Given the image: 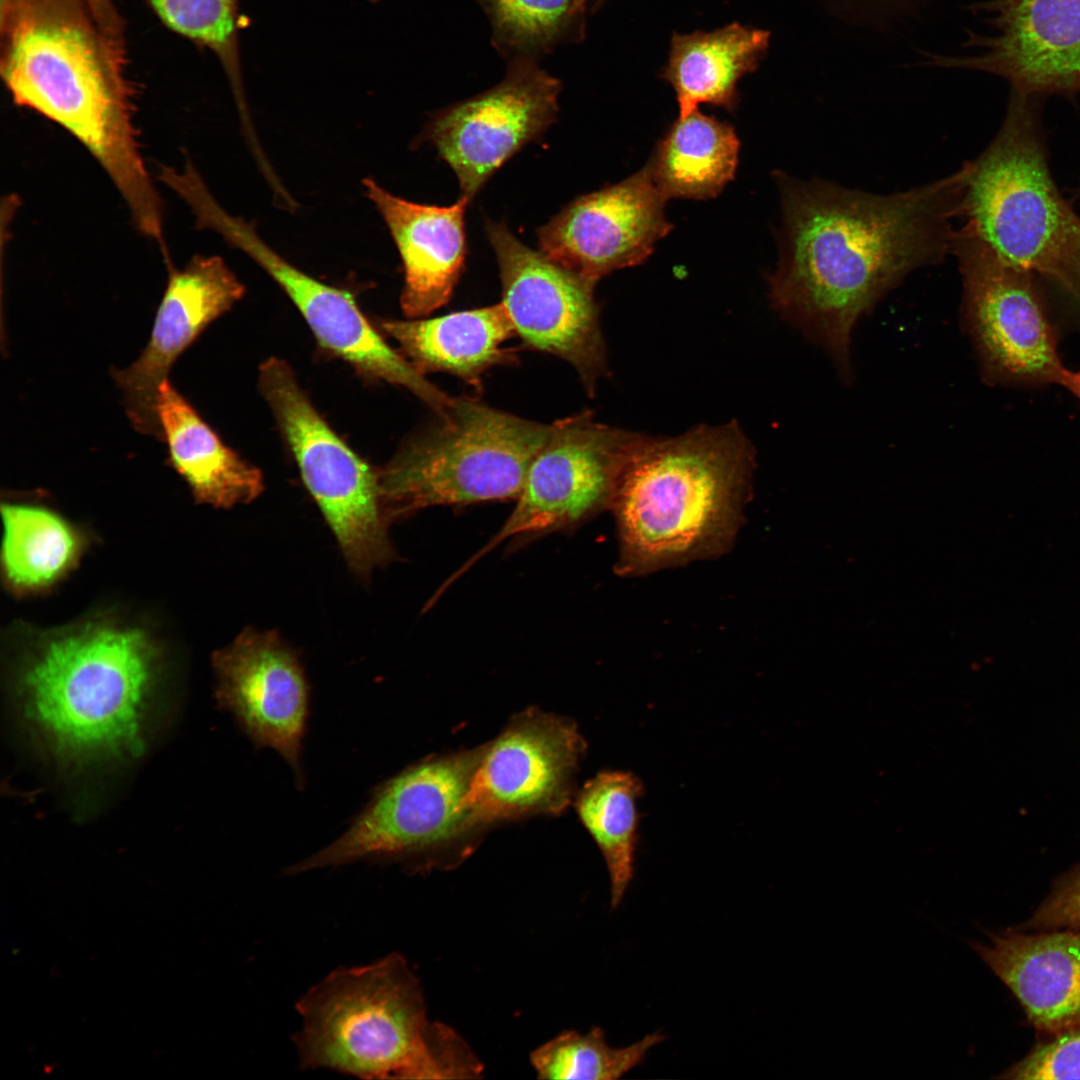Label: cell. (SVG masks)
<instances>
[{
    "label": "cell",
    "mask_w": 1080,
    "mask_h": 1080,
    "mask_svg": "<svg viewBox=\"0 0 1080 1080\" xmlns=\"http://www.w3.org/2000/svg\"><path fill=\"white\" fill-rule=\"evenodd\" d=\"M1031 100L1012 95L992 143L964 163L963 224L1006 264L1080 293V217L1057 189Z\"/></svg>",
    "instance_id": "8992f818"
},
{
    "label": "cell",
    "mask_w": 1080,
    "mask_h": 1080,
    "mask_svg": "<svg viewBox=\"0 0 1080 1080\" xmlns=\"http://www.w3.org/2000/svg\"><path fill=\"white\" fill-rule=\"evenodd\" d=\"M148 1L167 27L210 49L219 58L241 116L246 120L248 112L239 53L238 0Z\"/></svg>",
    "instance_id": "f1b7e54d"
},
{
    "label": "cell",
    "mask_w": 1080,
    "mask_h": 1080,
    "mask_svg": "<svg viewBox=\"0 0 1080 1080\" xmlns=\"http://www.w3.org/2000/svg\"><path fill=\"white\" fill-rule=\"evenodd\" d=\"M992 35L969 32L970 56L925 53L927 65L965 68L1007 80L1013 95L1032 100L1080 91V0H990L970 7Z\"/></svg>",
    "instance_id": "5bb4252c"
},
{
    "label": "cell",
    "mask_w": 1080,
    "mask_h": 1080,
    "mask_svg": "<svg viewBox=\"0 0 1080 1080\" xmlns=\"http://www.w3.org/2000/svg\"><path fill=\"white\" fill-rule=\"evenodd\" d=\"M667 198L644 166L621 182L579 196L537 230L539 251L597 283L639 265L672 229Z\"/></svg>",
    "instance_id": "2e32d148"
},
{
    "label": "cell",
    "mask_w": 1080,
    "mask_h": 1080,
    "mask_svg": "<svg viewBox=\"0 0 1080 1080\" xmlns=\"http://www.w3.org/2000/svg\"><path fill=\"white\" fill-rule=\"evenodd\" d=\"M642 435L600 423L591 411L551 423L512 512L451 580L506 540L575 528L609 510Z\"/></svg>",
    "instance_id": "30bf717a"
},
{
    "label": "cell",
    "mask_w": 1080,
    "mask_h": 1080,
    "mask_svg": "<svg viewBox=\"0 0 1080 1080\" xmlns=\"http://www.w3.org/2000/svg\"><path fill=\"white\" fill-rule=\"evenodd\" d=\"M664 1036L654 1032L626 1046L613 1047L604 1031H564L534 1049L530 1063L537 1078L546 1080H613L641 1064Z\"/></svg>",
    "instance_id": "83f0119b"
},
{
    "label": "cell",
    "mask_w": 1080,
    "mask_h": 1080,
    "mask_svg": "<svg viewBox=\"0 0 1080 1080\" xmlns=\"http://www.w3.org/2000/svg\"><path fill=\"white\" fill-rule=\"evenodd\" d=\"M370 1H377V0H370Z\"/></svg>",
    "instance_id": "d590c367"
},
{
    "label": "cell",
    "mask_w": 1080,
    "mask_h": 1080,
    "mask_svg": "<svg viewBox=\"0 0 1080 1080\" xmlns=\"http://www.w3.org/2000/svg\"><path fill=\"white\" fill-rule=\"evenodd\" d=\"M739 148L733 126L696 109L669 127L646 166L667 199L706 200L734 178Z\"/></svg>",
    "instance_id": "d4e9b609"
},
{
    "label": "cell",
    "mask_w": 1080,
    "mask_h": 1080,
    "mask_svg": "<svg viewBox=\"0 0 1080 1080\" xmlns=\"http://www.w3.org/2000/svg\"><path fill=\"white\" fill-rule=\"evenodd\" d=\"M1059 385L1066 388L1080 400V370L1070 371L1065 368L1061 375Z\"/></svg>",
    "instance_id": "836d02e7"
},
{
    "label": "cell",
    "mask_w": 1080,
    "mask_h": 1080,
    "mask_svg": "<svg viewBox=\"0 0 1080 1080\" xmlns=\"http://www.w3.org/2000/svg\"><path fill=\"white\" fill-rule=\"evenodd\" d=\"M756 451L736 421L642 435L609 511L615 573L645 576L717 559L735 544L752 497Z\"/></svg>",
    "instance_id": "3957f363"
},
{
    "label": "cell",
    "mask_w": 1080,
    "mask_h": 1080,
    "mask_svg": "<svg viewBox=\"0 0 1080 1080\" xmlns=\"http://www.w3.org/2000/svg\"><path fill=\"white\" fill-rule=\"evenodd\" d=\"M156 412L168 464L199 503L230 508L263 491L260 470L225 445L168 378L158 388Z\"/></svg>",
    "instance_id": "603a6c76"
},
{
    "label": "cell",
    "mask_w": 1080,
    "mask_h": 1080,
    "mask_svg": "<svg viewBox=\"0 0 1080 1080\" xmlns=\"http://www.w3.org/2000/svg\"><path fill=\"white\" fill-rule=\"evenodd\" d=\"M156 661L137 627L91 621L59 632L23 672L26 714L64 754H137Z\"/></svg>",
    "instance_id": "5b68a950"
},
{
    "label": "cell",
    "mask_w": 1080,
    "mask_h": 1080,
    "mask_svg": "<svg viewBox=\"0 0 1080 1080\" xmlns=\"http://www.w3.org/2000/svg\"><path fill=\"white\" fill-rule=\"evenodd\" d=\"M641 792L632 773L607 770L588 780L575 797L578 817L604 858L612 908L620 905L634 876Z\"/></svg>",
    "instance_id": "484cf974"
},
{
    "label": "cell",
    "mask_w": 1080,
    "mask_h": 1080,
    "mask_svg": "<svg viewBox=\"0 0 1080 1080\" xmlns=\"http://www.w3.org/2000/svg\"><path fill=\"white\" fill-rule=\"evenodd\" d=\"M377 469L387 522L433 506L516 500L551 424L461 396Z\"/></svg>",
    "instance_id": "52a82bcc"
},
{
    "label": "cell",
    "mask_w": 1080,
    "mask_h": 1080,
    "mask_svg": "<svg viewBox=\"0 0 1080 1080\" xmlns=\"http://www.w3.org/2000/svg\"><path fill=\"white\" fill-rule=\"evenodd\" d=\"M951 254L962 279V324L985 380L1059 384L1065 367L1034 275L1003 262L964 224Z\"/></svg>",
    "instance_id": "8fae6325"
},
{
    "label": "cell",
    "mask_w": 1080,
    "mask_h": 1080,
    "mask_svg": "<svg viewBox=\"0 0 1080 1080\" xmlns=\"http://www.w3.org/2000/svg\"><path fill=\"white\" fill-rule=\"evenodd\" d=\"M258 383L352 571L366 577L375 566L393 560L377 470L332 430L286 361H264Z\"/></svg>",
    "instance_id": "ba28073f"
},
{
    "label": "cell",
    "mask_w": 1080,
    "mask_h": 1080,
    "mask_svg": "<svg viewBox=\"0 0 1080 1080\" xmlns=\"http://www.w3.org/2000/svg\"><path fill=\"white\" fill-rule=\"evenodd\" d=\"M379 329L421 374L448 373L478 392L489 369L518 362L503 347L516 333L501 302L428 319H385Z\"/></svg>",
    "instance_id": "7402d4cb"
},
{
    "label": "cell",
    "mask_w": 1080,
    "mask_h": 1080,
    "mask_svg": "<svg viewBox=\"0 0 1080 1080\" xmlns=\"http://www.w3.org/2000/svg\"><path fill=\"white\" fill-rule=\"evenodd\" d=\"M167 265V284L144 350L129 366L113 369L131 424L157 439H161L156 412L160 384L179 356L245 293L219 256L195 255L182 269Z\"/></svg>",
    "instance_id": "d6986e66"
},
{
    "label": "cell",
    "mask_w": 1080,
    "mask_h": 1080,
    "mask_svg": "<svg viewBox=\"0 0 1080 1080\" xmlns=\"http://www.w3.org/2000/svg\"><path fill=\"white\" fill-rule=\"evenodd\" d=\"M227 242L253 259L297 307L318 344L362 377L400 386L436 414L452 398L394 350L368 321L354 296L300 270L271 248L244 219L228 229Z\"/></svg>",
    "instance_id": "e0dca14e"
},
{
    "label": "cell",
    "mask_w": 1080,
    "mask_h": 1080,
    "mask_svg": "<svg viewBox=\"0 0 1080 1080\" xmlns=\"http://www.w3.org/2000/svg\"><path fill=\"white\" fill-rule=\"evenodd\" d=\"M965 166L906 191L874 194L777 175L779 261L768 276L774 310L852 376L859 319L910 273L951 254L963 220Z\"/></svg>",
    "instance_id": "6da1fadb"
},
{
    "label": "cell",
    "mask_w": 1080,
    "mask_h": 1080,
    "mask_svg": "<svg viewBox=\"0 0 1080 1080\" xmlns=\"http://www.w3.org/2000/svg\"><path fill=\"white\" fill-rule=\"evenodd\" d=\"M1036 932L1009 929L989 933L988 943H968L1043 1035L1080 1018V932Z\"/></svg>",
    "instance_id": "44dd1931"
},
{
    "label": "cell",
    "mask_w": 1080,
    "mask_h": 1080,
    "mask_svg": "<svg viewBox=\"0 0 1080 1080\" xmlns=\"http://www.w3.org/2000/svg\"><path fill=\"white\" fill-rule=\"evenodd\" d=\"M363 186L401 258L402 311L408 319L426 317L449 301L462 274L465 211L470 201L461 196L450 206L419 204L391 194L371 178Z\"/></svg>",
    "instance_id": "ffe728a7"
},
{
    "label": "cell",
    "mask_w": 1080,
    "mask_h": 1080,
    "mask_svg": "<svg viewBox=\"0 0 1080 1080\" xmlns=\"http://www.w3.org/2000/svg\"><path fill=\"white\" fill-rule=\"evenodd\" d=\"M0 72L13 102L75 137L127 206L154 199L133 124L118 15L93 0H0Z\"/></svg>",
    "instance_id": "7a4b0ae2"
},
{
    "label": "cell",
    "mask_w": 1080,
    "mask_h": 1080,
    "mask_svg": "<svg viewBox=\"0 0 1080 1080\" xmlns=\"http://www.w3.org/2000/svg\"><path fill=\"white\" fill-rule=\"evenodd\" d=\"M498 42L519 52L551 47L576 18L574 0H483Z\"/></svg>",
    "instance_id": "f546056e"
},
{
    "label": "cell",
    "mask_w": 1080,
    "mask_h": 1080,
    "mask_svg": "<svg viewBox=\"0 0 1080 1080\" xmlns=\"http://www.w3.org/2000/svg\"><path fill=\"white\" fill-rule=\"evenodd\" d=\"M594 1L597 0H574L573 12L575 16L583 14L586 8Z\"/></svg>",
    "instance_id": "e575fe53"
},
{
    "label": "cell",
    "mask_w": 1080,
    "mask_h": 1080,
    "mask_svg": "<svg viewBox=\"0 0 1080 1080\" xmlns=\"http://www.w3.org/2000/svg\"><path fill=\"white\" fill-rule=\"evenodd\" d=\"M483 745L419 761L389 778L347 830L285 875L357 862L413 861L469 833L465 798Z\"/></svg>",
    "instance_id": "9c48e42d"
},
{
    "label": "cell",
    "mask_w": 1080,
    "mask_h": 1080,
    "mask_svg": "<svg viewBox=\"0 0 1080 1080\" xmlns=\"http://www.w3.org/2000/svg\"><path fill=\"white\" fill-rule=\"evenodd\" d=\"M2 565L16 592L43 589L77 560L78 533L59 515L41 506L3 504Z\"/></svg>",
    "instance_id": "4316f807"
},
{
    "label": "cell",
    "mask_w": 1080,
    "mask_h": 1080,
    "mask_svg": "<svg viewBox=\"0 0 1080 1080\" xmlns=\"http://www.w3.org/2000/svg\"><path fill=\"white\" fill-rule=\"evenodd\" d=\"M1079 297H1080V295H1079Z\"/></svg>",
    "instance_id": "8d00e7d4"
},
{
    "label": "cell",
    "mask_w": 1080,
    "mask_h": 1080,
    "mask_svg": "<svg viewBox=\"0 0 1080 1080\" xmlns=\"http://www.w3.org/2000/svg\"><path fill=\"white\" fill-rule=\"evenodd\" d=\"M502 284V305L523 344L568 362L593 396L608 375L592 283L518 240L501 223L486 224Z\"/></svg>",
    "instance_id": "7c38bea8"
},
{
    "label": "cell",
    "mask_w": 1080,
    "mask_h": 1080,
    "mask_svg": "<svg viewBox=\"0 0 1080 1080\" xmlns=\"http://www.w3.org/2000/svg\"><path fill=\"white\" fill-rule=\"evenodd\" d=\"M1001 1079H1080V1018L1048 1034L1020 1061L998 1076Z\"/></svg>",
    "instance_id": "4dcf8cb0"
},
{
    "label": "cell",
    "mask_w": 1080,
    "mask_h": 1080,
    "mask_svg": "<svg viewBox=\"0 0 1080 1080\" xmlns=\"http://www.w3.org/2000/svg\"><path fill=\"white\" fill-rule=\"evenodd\" d=\"M217 700L258 747L275 750L304 784L309 687L295 654L272 631L244 630L216 652Z\"/></svg>",
    "instance_id": "ac0fdd59"
},
{
    "label": "cell",
    "mask_w": 1080,
    "mask_h": 1080,
    "mask_svg": "<svg viewBox=\"0 0 1080 1080\" xmlns=\"http://www.w3.org/2000/svg\"><path fill=\"white\" fill-rule=\"evenodd\" d=\"M584 750L574 722L536 709L517 715L483 745L465 798L470 830L561 813Z\"/></svg>",
    "instance_id": "4fadbf2b"
},
{
    "label": "cell",
    "mask_w": 1080,
    "mask_h": 1080,
    "mask_svg": "<svg viewBox=\"0 0 1080 1080\" xmlns=\"http://www.w3.org/2000/svg\"><path fill=\"white\" fill-rule=\"evenodd\" d=\"M303 1070L363 1079L479 1078L483 1065L449 1026L430 1022L420 982L400 953L340 967L296 1002Z\"/></svg>",
    "instance_id": "277c9868"
},
{
    "label": "cell",
    "mask_w": 1080,
    "mask_h": 1080,
    "mask_svg": "<svg viewBox=\"0 0 1080 1080\" xmlns=\"http://www.w3.org/2000/svg\"><path fill=\"white\" fill-rule=\"evenodd\" d=\"M1019 929L1080 932V865L1058 879L1049 896Z\"/></svg>",
    "instance_id": "1f68e13d"
},
{
    "label": "cell",
    "mask_w": 1080,
    "mask_h": 1080,
    "mask_svg": "<svg viewBox=\"0 0 1080 1080\" xmlns=\"http://www.w3.org/2000/svg\"><path fill=\"white\" fill-rule=\"evenodd\" d=\"M770 41V32L727 25L711 32L674 33L662 78L674 89L679 118L710 104L734 111L737 83L756 70Z\"/></svg>",
    "instance_id": "cb8c5ba5"
},
{
    "label": "cell",
    "mask_w": 1080,
    "mask_h": 1080,
    "mask_svg": "<svg viewBox=\"0 0 1080 1080\" xmlns=\"http://www.w3.org/2000/svg\"><path fill=\"white\" fill-rule=\"evenodd\" d=\"M897 1L899 0H839L838 3L841 6L840 9H843L845 5L848 7L846 11L856 13L857 10L866 14L887 11L892 5H896Z\"/></svg>",
    "instance_id": "d6a6232c"
},
{
    "label": "cell",
    "mask_w": 1080,
    "mask_h": 1080,
    "mask_svg": "<svg viewBox=\"0 0 1080 1080\" xmlns=\"http://www.w3.org/2000/svg\"><path fill=\"white\" fill-rule=\"evenodd\" d=\"M560 83L528 60L511 66L495 87L437 113L425 138L457 176L469 201L558 113Z\"/></svg>",
    "instance_id": "9a60e30c"
}]
</instances>
